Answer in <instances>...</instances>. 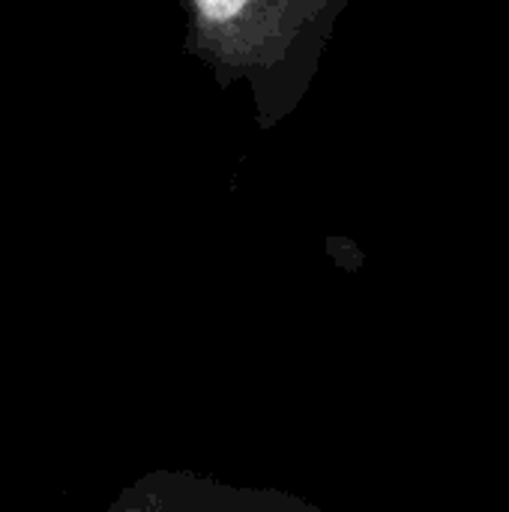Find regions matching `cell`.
<instances>
[{"label": "cell", "instance_id": "obj_2", "mask_svg": "<svg viewBox=\"0 0 509 512\" xmlns=\"http://www.w3.org/2000/svg\"><path fill=\"white\" fill-rule=\"evenodd\" d=\"M249 0H195L204 18L210 21H231Z\"/></svg>", "mask_w": 509, "mask_h": 512}, {"label": "cell", "instance_id": "obj_1", "mask_svg": "<svg viewBox=\"0 0 509 512\" xmlns=\"http://www.w3.org/2000/svg\"><path fill=\"white\" fill-rule=\"evenodd\" d=\"M108 512H327L282 489L231 486L195 471H153L135 480Z\"/></svg>", "mask_w": 509, "mask_h": 512}]
</instances>
